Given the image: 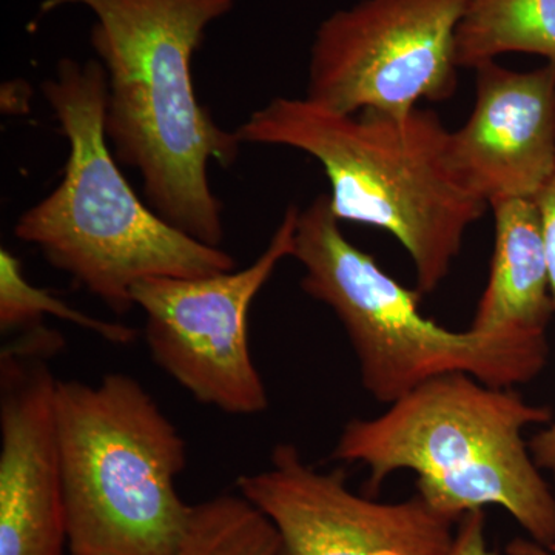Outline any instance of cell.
Listing matches in <instances>:
<instances>
[{
    "mask_svg": "<svg viewBox=\"0 0 555 555\" xmlns=\"http://www.w3.org/2000/svg\"><path fill=\"white\" fill-rule=\"evenodd\" d=\"M60 332L28 328L0 353V555H67L50 360Z\"/></svg>",
    "mask_w": 555,
    "mask_h": 555,
    "instance_id": "obj_10",
    "label": "cell"
},
{
    "mask_svg": "<svg viewBox=\"0 0 555 555\" xmlns=\"http://www.w3.org/2000/svg\"><path fill=\"white\" fill-rule=\"evenodd\" d=\"M444 555H499L486 539L485 509L470 511L460 518L454 540Z\"/></svg>",
    "mask_w": 555,
    "mask_h": 555,
    "instance_id": "obj_16",
    "label": "cell"
},
{
    "mask_svg": "<svg viewBox=\"0 0 555 555\" xmlns=\"http://www.w3.org/2000/svg\"><path fill=\"white\" fill-rule=\"evenodd\" d=\"M529 449L537 466L543 474H550L555 488V420H551L529 440Z\"/></svg>",
    "mask_w": 555,
    "mask_h": 555,
    "instance_id": "obj_18",
    "label": "cell"
},
{
    "mask_svg": "<svg viewBox=\"0 0 555 555\" xmlns=\"http://www.w3.org/2000/svg\"><path fill=\"white\" fill-rule=\"evenodd\" d=\"M476 72L473 112L451 131L456 173L488 206L535 199L555 170V64L516 72L494 61Z\"/></svg>",
    "mask_w": 555,
    "mask_h": 555,
    "instance_id": "obj_11",
    "label": "cell"
},
{
    "mask_svg": "<svg viewBox=\"0 0 555 555\" xmlns=\"http://www.w3.org/2000/svg\"><path fill=\"white\" fill-rule=\"evenodd\" d=\"M275 526L243 495H218L193 505L175 555H276Z\"/></svg>",
    "mask_w": 555,
    "mask_h": 555,
    "instance_id": "obj_14",
    "label": "cell"
},
{
    "mask_svg": "<svg viewBox=\"0 0 555 555\" xmlns=\"http://www.w3.org/2000/svg\"><path fill=\"white\" fill-rule=\"evenodd\" d=\"M545 230L547 262H550L551 291L555 305V170L542 192L535 196Z\"/></svg>",
    "mask_w": 555,
    "mask_h": 555,
    "instance_id": "obj_17",
    "label": "cell"
},
{
    "mask_svg": "<svg viewBox=\"0 0 555 555\" xmlns=\"http://www.w3.org/2000/svg\"><path fill=\"white\" fill-rule=\"evenodd\" d=\"M238 492L275 526L276 555H444L455 521L418 494L397 503L358 495L341 469L321 473L298 448H273L268 469L244 474Z\"/></svg>",
    "mask_w": 555,
    "mask_h": 555,
    "instance_id": "obj_9",
    "label": "cell"
},
{
    "mask_svg": "<svg viewBox=\"0 0 555 555\" xmlns=\"http://www.w3.org/2000/svg\"><path fill=\"white\" fill-rule=\"evenodd\" d=\"M470 0H361L317 30L309 101L343 115L406 116L456 90L455 31Z\"/></svg>",
    "mask_w": 555,
    "mask_h": 555,
    "instance_id": "obj_8",
    "label": "cell"
},
{
    "mask_svg": "<svg viewBox=\"0 0 555 555\" xmlns=\"http://www.w3.org/2000/svg\"><path fill=\"white\" fill-rule=\"evenodd\" d=\"M299 208L291 206L266 250L241 270L199 278H149L131 291L145 315L156 366L201 404L230 415L268 411L269 396L248 347V312L286 258L294 257Z\"/></svg>",
    "mask_w": 555,
    "mask_h": 555,
    "instance_id": "obj_7",
    "label": "cell"
},
{
    "mask_svg": "<svg viewBox=\"0 0 555 555\" xmlns=\"http://www.w3.org/2000/svg\"><path fill=\"white\" fill-rule=\"evenodd\" d=\"M506 53L555 64V0H470L455 31L459 68L477 69Z\"/></svg>",
    "mask_w": 555,
    "mask_h": 555,
    "instance_id": "obj_13",
    "label": "cell"
},
{
    "mask_svg": "<svg viewBox=\"0 0 555 555\" xmlns=\"http://www.w3.org/2000/svg\"><path fill=\"white\" fill-rule=\"evenodd\" d=\"M236 0H47L87 7L91 47L107 76L104 129L113 155L138 171L147 204L192 238L221 247L222 204L211 163L230 167L241 139L215 122L193 82V54Z\"/></svg>",
    "mask_w": 555,
    "mask_h": 555,
    "instance_id": "obj_1",
    "label": "cell"
},
{
    "mask_svg": "<svg viewBox=\"0 0 555 555\" xmlns=\"http://www.w3.org/2000/svg\"><path fill=\"white\" fill-rule=\"evenodd\" d=\"M292 258L305 269L302 291L345 327L361 386L379 403H393L449 374L514 389L545 367L546 335L449 331L423 315L418 291L401 286L346 238L327 195L299 210Z\"/></svg>",
    "mask_w": 555,
    "mask_h": 555,
    "instance_id": "obj_6",
    "label": "cell"
},
{
    "mask_svg": "<svg viewBox=\"0 0 555 555\" xmlns=\"http://www.w3.org/2000/svg\"><path fill=\"white\" fill-rule=\"evenodd\" d=\"M509 555H550L546 546L539 545L529 539H516L507 545Z\"/></svg>",
    "mask_w": 555,
    "mask_h": 555,
    "instance_id": "obj_19",
    "label": "cell"
},
{
    "mask_svg": "<svg viewBox=\"0 0 555 555\" xmlns=\"http://www.w3.org/2000/svg\"><path fill=\"white\" fill-rule=\"evenodd\" d=\"M547 550L551 551V553L555 554V542L553 543V545H551L550 547H547Z\"/></svg>",
    "mask_w": 555,
    "mask_h": 555,
    "instance_id": "obj_20",
    "label": "cell"
},
{
    "mask_svg": "<svg viewBox=\"0 0 555 555\" xmlns=\"http://www.w3.org/2000/svg\"><path fill=\"white\" fill-rule=\"evenodd\" d=\"M46 317L61 318L87 328L113 345H130L138 337L137 328L87 315L46 288L33 286L25 278L21 259L9 248H0V328L3 334L42 326Z\"/></svg>",
    "mask_w": 555,
    "mask_h": 555,
    "instance_id": "obj_15",
    "label": "cell"
},
{
    "mask_svg": "<svg viewBox=\"0 0 555 555\" xmlns=\"http://www.w3.org/2000/svg\"><path fill=\"white\" fill-rule=\"evenodd\" d=\"M495 246L469 328L546 335L555 310L542 214L532 198L495 201Z\"/></svg>",
    "mask_w": 555,
    "mask_h": 555,
    "instance_id": "obj_12",
    "label": "cell"
},
{
    "mask_svg": "<svg viewBox=\"0 0 555 555\" xmlns=\"http://www.w3.org/2000/svg\"><path fill=\"white\" fill-rule=\"evenodd\" d=\"M68 555H175L193 506L179 495L188 447L137 378L57 379Z\"/></svg>",
    "mask_w": 555,
    "mask_h": 555,
    "instance_id": "obj_5",
    "label": "cell"
},
{
    "mask_svg": "<svg viewBox=\"0 0 555 555\" xmlns=\"http://www.w3.org/2000/svg\"><path fill=\"white\" fill-rule=\"evenodd\" d=\"M42 93L67 138V163L60 185L17 218V240L116 315L134 309L131 291L149 278L235 269L232 255L171 225L127 182L105 134L107 76L100 61L61 60Z\"/></svg>",
    "mask_w": 555,
    "mask_h": 555,
    "instance_id": "obj_4",
    "label": "cell"
},
{
    "mask_svg": "<svg viewBox=\"0 0 555 555\" xmlns=\"http://www.w3.org/2000/svg\"><path fill=\"white\" fill-rule=\"evenodd\" d=\"M387 406L346 423L332 459L366 467L372 492L409 470L440 516L459 524L470 511L502 507L529 540L553 545L555 494L525 438L551 422L550 408L467 374L430 379Z\"/></svg>",
    "mask_w": 555,
    "mask_h": 555,
    "instance_id": "obj_3",
    "label": "cell"
},
{
    "mask_svg": "<svg viewBox=\"0 0 555 555\" xmlns=\"http://www.w3.org/2000/svg\"><path fill=\"white\" fill-rule=\"evenodd\" d=\"M243 144L299 150L323 166L332 214L396 236L411 257L420 295L451 272L488 204L451 158V131L436 113L363 109L343 115L308 98H275L236 130Z\"/></svg>",
    "mask_w": 555,
    "mask_h": 555,
    "instance_id": "obj_2",
    "label": "cell"
},
{
    "mask_svg": "<svg viewBox=\"0 0 555 555\" xmlns=\"http://www.w3.org/2000/svg\"><path fill=\"white\" fill-rule=\"evenodd\" d=\"M547 551H550V550H547ZM550 555H555V554L551 553V551H550Z\"/></svg>",
    "mask_w": 555,
    "mask_h": 555,
    "instance_id": "obj_21",
    "label": "cell"
}]
</instances>
